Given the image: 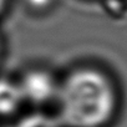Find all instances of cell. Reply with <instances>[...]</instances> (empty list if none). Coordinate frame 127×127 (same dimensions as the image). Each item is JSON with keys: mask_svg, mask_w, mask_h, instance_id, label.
<instances>
[{"mask_svg": "<svg viewBox=\"0 0 127 127\" xmlns=\"http://www.w3.org/2000/svg\"><path fill=\"white\" fill-rule=\"evenodd\" d=\"M56 102L62 126L102 127L115 115L117 94L107 75L96 69H80L59 85Z\"/></svg>", "mask_w": 127, "mask_h": 127, "instance_id": "6da1fadb", "label": "cell"}, {"mask_svg": "<svg viewBox=\"0 0 127 127\" xmlns=\"http://www.w3.org/2000/svg\"><path fill=\"white\" fill-rule=\"evenodd\" d=\"M18 85L24 102L39 106L46 105L54 100L56 101L59 84L49 72L41 70L30 71Z\"/></svg>", "mask_w": 127, "mask_h": 127, "instance_id": "7a4b0ae2", "label": "cell"}, {"mask_svg": "<svg viewBox=\"0 0 127 127\" xmlns=\"http://www.w3.org/2000/svg\"><path fill=\"white\" fill-rule=\"evenodd\" d=\"M4 4H5V0H0V11L4 8Z\"/></svg>", "mask_w": 127, "mask_h": 127, "instance_id": "5b68a950", "label": "cell"}, {"mask_svg": "<svg viewBox=\"0 0 127 127\" xmlns=\"http://www.w3.org/2000/svg\"><path fill=\"white\" fill-rule=\"evenodd\" d=\"M23 102L19 85L6 79H0V116L14 113Z\"/></svg>", "mask_w": 127, "mask_h": 127, "instance_id": "3957f363", "label": "cell"}, {"mask_svg": "<svg viewBox=\"0 0 127 127\" xmlns=\"http://www.w3.org/2000/svg\"><path fill=\"white\" fill-rule=\"evenodd\" d=\"M11 127H62L57 116H51L45 112H34L21 117Z\"/></svg>", "mask_w": 127, "mask_h": 127, "instance_id": "277c9868", "label": "cell"}]
</instances>
